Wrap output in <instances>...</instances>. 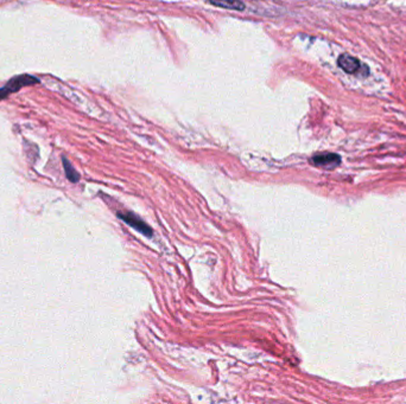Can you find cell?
<instances>
[{"label":"cell","instance_id":"obj_2","mask_svg":"<svg viewBox=\"0 0 406 404\" xmlns=\"http://www.w3.org/2000/svg\"><path fill=\"white\" fill-rule=\"evenodd\" d=\"M118 216L124 220L125 223H127L130 227L139 231L140 234L145 235L147 238L152 236V229L144 220H140L138 216H135V213H118Z\"/></svg>","mask_w":406,"mask_h":404},{"label":"cell","instance_id":"obj_5","mask_svg":"<svg viewBox=\"0 0 406 404\" xmlns=\"http://www.w3.org/2000/svg\"><path fill=\"white\" fill-rule=\"evenodd\" d=\"M209 1L215 6L229 9V10L244 11L246 7L241 0H209Z\"/></svg>","mask_w":406,"mask_h":404},{"label":"cell","instance_id":"obj_4","mask_svg":"<svg viewBox=\"0 0 406 404\" xmlns=\"http://www.w3.org/2000/svg\"><path fill=\"white\" fill-rule=\"evenodd\" d=\"M313 165L323 169H335L341 163V158L335 153H321L313 156Z\"/></svg>","mask_w":406,"mask_h":404},{"label":"cell","instance_id":"obj_6","mask_svg":"<svg viewBox=\"0 0 406 404\" xmlns=\"http://www.w3.org/2000/svg\"><path fill=\"white\" fill-rule=\"evenodd\" d=\"M64 164V170H66V174H67V177L69 181H78V174H76V171L73 169L69 161L67 159H63Z\"/></svg>","mask_w":406,"mask_h":404},{"label":"cell","instance_id":"obj_3","mask_svg":"<svg viewBox=\"0 0 406 404\" xmlns=\"http://www.w3.org/2000/svg\"><path fill=\"white\" fill-rule=\"evenodd\" d=\"M338 67L341 68L342 70L347 73V74H361V69L366 68V65L361 64L358 58L349 55V53H342L341 56L338 57Z\"/></svg>","mask_w":406,"mask_h":404},{"label":"cell","instance_id":"obj_1","mask_svg":"<svg viewBox=\"0 0 406 404\" xmlns=\"http://www.w3.org/2000/svg\"><path fill=\"white\" fill-rule=\"evenodd\" d=\"M38 82L37 78H32L30 75L16 76V78H12L9 83L4 85L3 89H0V100L5 99V97H7L10 94H12V92L21 90L25 85H36V83H38Z\"/></svg>","mask_w":406,"mask_h":404}]
</instances>
